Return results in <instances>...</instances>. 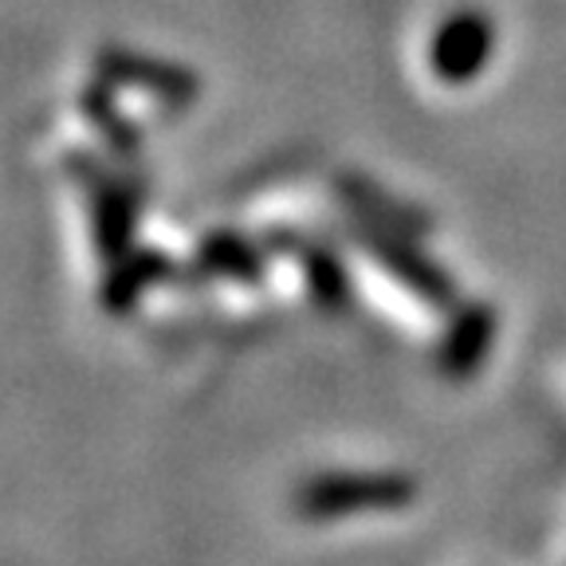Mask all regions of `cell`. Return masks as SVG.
Here are the masks:
<instances>
[{
  "label": "cell",
  "instance_id": "obj_1",
  "mask_svg": "<svg viewBox=\"0 0 566 566\" xmlns=\"http://www.w3.org/2000/svg\"><path fill=\"white\" fill-rule=\"evenodd\" d=\"M484 44H488V35H484V24L480 20H457V24H449L441 32V40H437V67L444 71V75H469V71H476L480 55H484Z\"/></svg>",
  "mask_w": 566,
  "mask_h": 566
}]
</instances>
